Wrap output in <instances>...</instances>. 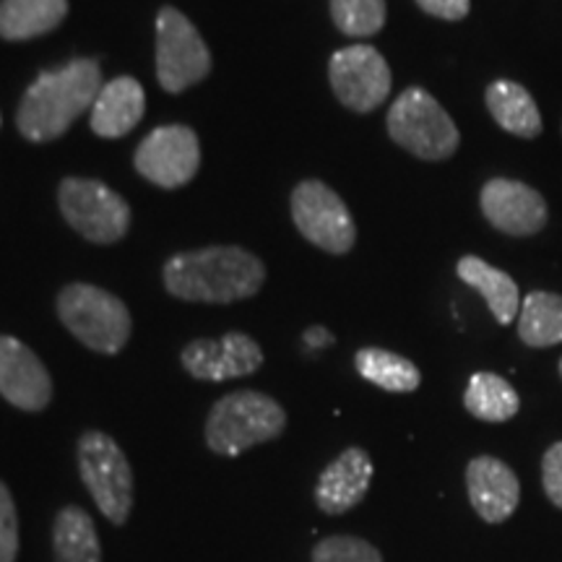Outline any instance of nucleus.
<instances>
[{"mask_svg": "<svg viewBox=\"0 0 562 562\" xmlns=\"http://www.w3.org/2000/svg\"><path fill=\"white\" fill-rule=\"evenodd\" d=\"M372 461L362 448H347L323 469L315 484V505L326 516H341L357 508L372 484Z\"/></svg>", "mask_w": 562, "mask_h": 562, "instance_id": "16", "label": "nucleus"}, {"mask_svg": "<svg viewBox=\"0 0 562 562\" xmlns=\"http://www.w3.org/2000/svg\"><path fill=\"white\" fill-rule=\"evenodd\" d=\"M560 133H562V128H560Z\"/></svg>", "mask_w": 562, "mask_h": 562, "instance_id": "32", "label": "nucleus"}, {"mask_svg": "<svg viewBox=\"0 0 562 562\" xmlns=\"http://www.w3.org/2000/svg\"><path fill=\"white\" fill-rule=\"evenodd\" d=\"M313 562H383V554L368 539L336 533L313 547Z\"/></svg>", "mask_w": 562, "mask_h": 562, "instance_id": "26", "label": "nucleus"}, {"mask_svg": "<svg viewBox=\"0 0 562 562\" xmlns=\"http://www.w3.org/2000/svg\"><path fill=\"white\" fill-rule=\"evenodd\" d=\"M0 396L21 412H42L53 402V378L24 341L0 334Z\"/></svg>", "mask_w": 562, "mask_h": 562, "instance_id": "14", "label": "nucleus"}, {"mask_svg": "<svg viewBox=\"0 0 562 562\" xmlns=\"http://www.w3.org/2000/svg\"><path fill=\"white\" fill-rule=\"evenodd\" d=\"M518 339L531 349L562 344V294L529 292L518 313Z\"/></svg>", "mask_w": 562, "mask_h": 562, "instance_id": "22", "label": "nucleus"}, {"mask_svg": "<svg viewBox=\"0 0 562 562\" xmlns=\"http://www.w3.org/2000/svg\"><path fill=\"white\" fill-rule=\"evenodd\" d=\"M328 81L336 100L360 115L381 108L393 87L389 63L372 45H349L336 50L328 60Z\"/></svg>", "mask_w": 562, "mask_h": 562, "instance_id": "10", "label": "nucleus"}, {"mask_svg": "<svg viewBox=\"0 0 562 562\" xmlns=\"http://www.w3.org/2000/svg\"><path fill=\"white\" fill-rule=\"evenodd\" d=\"M294 227L315 248L344 256L355 248L357 227L341 195L323 180H302L292 191Z\"/></svg>", "mask_w": 562, "mask_h": 562, "instance_id": "9", "label": "nucleus"}, {"mask_svg": "<svg viewBox=\"0 0 562 562\" xmlns=\"http://www.w3.org/2000/svg\"><path fill=\"white\" fill-rule=\"evenodd\" d=\"M456 273H459L463 284L482 294L490 313L495 315L501 326H510L518 318V313H521V292H518V284L513 281L510 273L495 269L492 263L482 261L480 256H463L456 263Z\"/></svg>", "mask_w": 562, "mask_h": 562, "instance_id": "18", "label": "nucleus"}, {"mask_svg": "<svg viewBox=\"0 0 562 562\" xmlns=\"http://www.w3.org/2000/svg\"><path fill=\"white\" fill-rule=\"evenodd\" d=\"M480 206L484 220L508 237H533L550 222V206L544 195L521 180H487L482 186Z\"/></svg>", "mask_w": 562, "mask_h": 562, "instance_id": "12", "label": "nucleus"}, {"mask_svg": "<svg viewBox=\"0 0 562 562\" xmlns=\"http://www.w3.org/2000/svg\"><path fill=\"white\" fill-rule=\"evenodd\" d=\"M463 406L472 417L482 422H508L521 409V398L505 378L495 372H474L463 393Z\"/></svg>", "mask_w": 562, "mask_h": 562, "instance_id": "24", "label": "nucleus"}, {"mask_svg": "<svg viewBox=\"0 0 562 562\" xmlns=\"http://www.w3.org/2000/svg\"><path fill=\"white\" fill-rule=\"evenodd\" d=\"M305 341H307V344H315V347H318V344H328V341H331V336L326 334V328H311V331L305 334Z\"/></svg>", "mask_w": 562, "mask_h": 562, "instance_id": "30", "label": "nucleus"}, {"mask_svg": "<svg viewBox=\"0 0 562 562\" xmlns=\"http://www.w3.org/2000/svg\"><path fill=\"white\" fill-rule=\"evenodd\" d=\"M102 70L94 58H76L58 70H45L26 89L19 104L16 125L32 144L55 140L74 125L100 97Z\"/></svg>", "mask_w": 562, "mask_h": 562, "instance_id": "2", "label": "nucleus"}, {"mask_svg": "<svg viewBox=\"0 0 562 562\" xmlns=\"http://www.w3.org/2000/svg\"><path fill=\"white\" fill-rule=\"evenodd\" d=\"M182 368L195 381L222 383L263 368V349L252 336L229 331L222 339H195L180 351Z\"/></svg>", "mask_w": 562, "mask_h": 562, "instance_id": "13", "label": "nucleus"}, {"mask_svg": "<svg viewBox=\"0 0 562 562\" xmlns=\"http://www.w3.org/2000/svg\"><path fill=\"white\" fill-rule=\"evenodd\" d=\"M79 474L110 524L125 526L133 510V469L123 448L102 430H87L76 446Z\"/></svg>", "mask_w": 562, "mask_h": 562, "instance_id": "6", "label": "nucleus"}, {"mask_svg": "<svg viewBox=\"0 0 562 562\" xmlns=\"http://www.w3.org/2000/svg\"><path fill=\"white\" fill-rule=\"evenodd\" d=\"M68 0H0V37L21 42L53 32L66 19Z\"/></svg>", "mask_w": 562, "mask_h": 562, "instance_id": "21", "label": "nucleus"}, {"mask_svg": "<svg viewBox=\"0 0 562 562\" xmlns=\"http://www.w3.org/2000/svg\"><path fill=\"white\" fill-rule=\"evenodd\" d=\"M58 206L83 240L112 245L131 227V206L102 180L66 178L58 188Z\"/></svg>", "mask_w": 562, "mask_h": 562, "instance_id": "7", "label": "nucleus"}, {"mask_svg": "<svg viewBox=\"0 0 562 562\" xmlns=\"http://www.w3.org/2000/svg\"><path fill=\"white\" fill-rule=\"evenodd\" d=\"M19 558V513L11 490L0 482V562Z\"/></svg>", "mask_w": 562, "mask_h": 562, "instance_id": "27", "label": "nucleus"}, {"mask_svg": "<svg viewBox=\"0 0 562 562\" xmlns=\"http://www.w3.org/2000/svg\"><path fill=\"white\" fill-rule=\"evenodd\" d=\"M161 277L172 297L229 305L261 292L266 266L261 258L237 245H214L172 256Z\"/></svg>", "mask_w": 562, "mask_h": 562, "instance_id": "1", "label": "nucleus"}, {"mask_svg": "<svg viewBox=\"0 0 562 562\" xmlns=\"http://www.w3.org/2000/svg\"><path fill=\"white\" fill-rule=\"evenodd\" d=\"M393 144L425 161L451 159L461 144L453 117L427 89L409 87L396 97L385 117Z\"/></svg>", "mask_w": 562, "mask_h": 562, "instance_id": "4", "label": "nucleus"}, {"mask_svg": "<svg viewBox=\"0 0 562 562\" xmlns=\"http://www.w3.org/2000/svg\"><path fill=\"white\" fill-rule=\"evenodd\" d=\"M331 19L347 37H372L385 26V0H331Z\"/></svg>", "mask_w": 562, "mask_h": 562, "instance_id": "25", "label": "nucleus"}, {"mask_svg": "<svg viewBox=\"0 0 562 562\" xmlns=\"http://www.w3.org/2000/svg\"><path fill=\"white\" fill-rule=\"evenodd\" d=\"M55 562H102V544L94 518L81 505H66L53 524Z\"/></svg>", "mask_w": 562, "mask_h": 562, "instance_id": "20", "label": "nucleus"}, {"mask_svg": "<svg viewBox=\"0 0 562 562\" xmlns=\"http://www.w3.org/2000/svg\"><path fill=\"white\" fill-rule=\"evenodd\" d=\"M286 430V412L261 391H235L211 406L206 446L211 453L235 459L252 446L277 440Z\"/></svg>", "mask_w": 562, "mask_h": 562, "instance_id": "3", "label": "nucleus"}, {"mask_svg": "<svg viewBox=\"0 0 562 562\" xmlns=\"http://www.w3.org/2000/svg\"><path fill=\"white\" fill-rule=\"evenodd\" d=\"M58 315L63 326L83 347L100 351V355L123 351L133 331V321L125 302L102 286L83 284V281L63 286L58 294Z\"/></svg>", "mask_w": 562, "mask_h": 562, "instance_id": "5", "label": "nucleus"}, {"mask_svg": "<svg viewBox=\"0 0 562 562\" xmlns=\"http://www.w3.org/2000/svg\"><path fill=\"white\" fill-rule=\"evenodd\" d=\"M469 503L487 524H503L521 503V484L508 463L495 456H476L467 467Z\"/></svg>", "mask_w": 562, "mask_h": 562, "instance_id": "15", "label": "nucleus"}, {"mask_svg": "<svg viewBox=\"0 0 562 562\" xmlns=\"http://www.w3.org/2000/svg\"><path fill=\"white\" fill-rule=\"evenodd\" d=\"M144 112V87L131 76H117L100 89V97L91 104L89 125L100 138H123L140 123Z\"/></svg>", "mask_w": 562, "mask_h": 562, "instance_id": "17", "label": "nucleus"}, {"mask_svg": "<svg viewBox=\"0 0 562 562\" xmlns=\"http://www.w3.org/2000/svg\"><path fill=\"white\" fill-rule=\"evenodd\" d=\"M211 74V53L193 21L172 5L157 13V79L170 94L191 89Z\"/></svg>", "mask_w": 562, "mask_h": 562, "instance_id": "8", "label": "nucleus"}, {"mask_svg": "<svg viewBox=\"0 0 562 562\" xmlns=\"http://www.w3.org/2000/svg\"><path fill=\"white\" fill-rule=\"evenodd\" d=\"M417 5L435 19L461 21L467 19L469 9H472V0H417Z\"/></svg>", "mask_w": 562, "mask_h": 562, "instance_id": "29", "label": "nucleus"}, {"mask_svg": "<svg viewBox=\"0 0 562 562\" xmlns=\"http://www.w3.org/2000/svg\"><path fill=\"white\" fill-rule=\"evenodd\" d=\"M542 484L552 505L562 508V442H554L542 459Z\"/></svg>", "mask_w": 562, "mask_h": 562, "instance_id": "28", "label": "nucleus"}, {"mask_svg": "<svg viewBox=\"0 0 562 562\" xmlns=\"http://www.w3.org/2000/svg\"><path fill=\"white\" fill-rule=\"evenodd\" d=\"M492 121L518 138H539L544 131L542 112L524 83L510 79L492 81L484 91Z\"/></svg>", "mask_w": 562, "mask_h": 562, "instance_id": "19", "label": "nucleus"}, {"mask_svg": "<svg viewBox=\"0 0 562 562\" xmlns=\"http://www.w3.org/2000/svg\"><path fill=\"white\" fill-rule=\"evenodd\" d=\"M140 178L154 186L182 188L201 170V144L193 128L188 125H161L138 144L133 159Z\"/></svg>", "mask_w": 562, "mask_h": 562, "instance_id": "11", "label": "nucleus"}, {"mask_svg": "<svg viewBox=\"0 0 562 562\" xmlns=\"http://www.w3.org/2000/svg\"><path fill=\"white\" fill-rule=\"evenodd\" d=\"M355 368L364 381L389 393H412L419 389L422 372L417 364L396 351L364 347L355 355Z\"/></svg>", "mask_w": 562, "mask_h": 562, "instance_id": "23", "label": "nucleus"}, {"mask_svg": "<svg viewBox=\"0 0 562 562\" xmlns=\"http://www.w3.org/2000/svg\"><path fill=\"white\" fill-rule=\"evenodd\" d=\"M560 378H562V360H560Z\"/></svg>", "mask_w": 562, "mask_h": 562, "instance_id": "31", "label": "nucleus"}]
</instances>
